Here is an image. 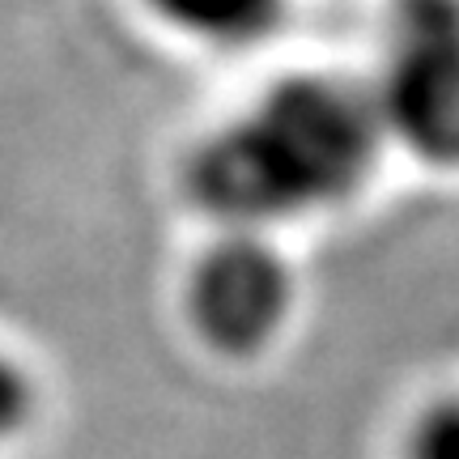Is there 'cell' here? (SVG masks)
<instances>
[{"label": "cell", "instance_id": "obj_1", "mask_svg": "<svg viewBox=\"0 0 459 459\" xmlns=\"http://www.w3.org/2000/svg\"><path fill=\"white\" fill-rule=\"evenodd\" d=\"M383 149L366 82L285 73L196 136L183 158V196L217 230L277 238L358 200Z\"/></svg>", "mask_w": 459, "mask_h": 459}, {"label": "cell", "instance_id": "obj_2", "mask_svg": "<svg viewBox=\"0 0 459 459\" xmlns=\"http://www.w3.org/2000/svg\"><path fill=\"white\" fill-rule=\"evenodd\" d=\"M366 90L387 149L459 175V0H387Z\"/></svg>", "mask_w": 459, "mask_h": 459}, {"label": "cell", "instance_id": "obj_3", "mask_svg": "<svg viewBox=\"0 0 459 459\" xmlns=\"http://www.w3.org/2000/svg\"><path fill=\"white\" fill-rule=\"evenodd\" d=\"M183 324L217 361L268 358L298 315V273L273 234L217 230L183 277Z\"/></svg>", "mask_w": 459, "mask_h": 459}, {"label": "cell", "instance_id": "obj_4", "mask_svg": "<svg viewBox=\"0 0 459 459\" xmlns=\"http://www.w3.org/2000/svg\"><path fill=\"white\" fill-rule=\"evenodd\" d=\"M158 26L204 51H251L285 26L290 0H141Z\"/></svg>", "mask_w": 459, "mask_h": 459}, {"label": "cell", "instance_id": "obj_5", "mask_svg": "<svg viewBox=\"0 0 459 459\" xmlns=\"http://www.w3.org/2000/svg\"><path fill=\"white\" fill-rule=\"evenodd\" d=\"M404 459H459V392L429 400L404 429Z\"/></svg>", "mask_w": 459, "mask_h": 459}, {"label": "cell", "instance_id": "obj_6", "mask_svg": "<svg viewBox=\"0 0 459 459\" xmlns=\"http://www.w3.org/2000/svg\"><path fill=\"white\" fill-rule=\"evenodd\" d=\"M39 417V378L30 375V366L0 349V446L17 443Z\"/></svg>", "mask_w": 459, "mask_h": 459}]
</instances>
